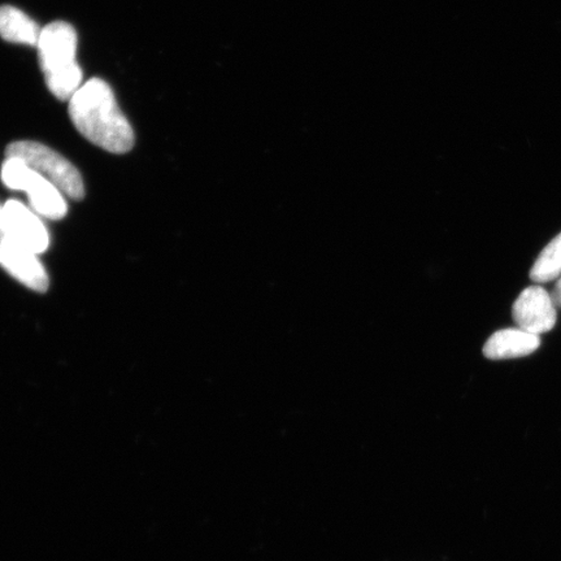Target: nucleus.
Segmentation results:
<instances>
[{
    "instance_id": "f257e3e1",
    "label": "nucleus",
    "mask_w": 561,
    "mask_h": 561,
    "mask_svg": "<svg viewBox=\"0 0 561 561\" xmlns=\"http://www.w3.org/2000/svg\"><path fill=\"white\" fill-rule=\"evenodd\" d=\"M69 117L83 137L112 153L129 152L135 130L107 82L91 79L69 101Z\"/></svg>"
},
{
    "instance_id": "f03ea898",
    "label": "nucleus",
    "mask_w": 561,
    "mask_h": 561,
    "mask_svg": "<svg viewBox=\"0 0 561 561\" xmlns=\"http://www.w3.org/2000/svg\"><path fill=\"white\" fill-rule=\"evenodd\" d=\"M77 45V32L66 21H55L42 30L37 45L39 67L48 90L62 102L72 100L83 85L82 69L76 60Z\"/></svg>"
},
{
    "instance_id": "7ed1b4c3",
    "label": "nucleus",
    "mask_w": 561,
    "mask_h": 561,
    "mask_svg": "<svg viewBox=\"0 0 561 561\" xmlns=\"http://www.w3.org/2000/svg\"><path fill=\"white\" fill-rule=\"evenodd\" d=\"M5 157L24 160L33 171L58 187L66 198L81 201L85 196V186L79 170L50 147L34 140H19L7 146Z\"/></svg>"
},
{
    "instance_id": "20e7f679",
    "label": "nucleus",
    "mask_w": 561,
    "mask_h": 561,
    "mask_svg": "<svg viewBox=\"0 0 561 561\" xmlns=\"http://www.w3.org/2000/svg\"><path fill=\"white\" fill-rule=\"evenodd\" d=\"M3 184L11 191L25 192L35 214L45 219L60 220L66 217V196L44 175L32 170L24 160L7 158L2 167Z\"/></svg>"
},
{
    "instance_id": "39448f33",
    "label": "nucleus",
    "mask_w": 561,
    "mask_h": 561,
    "mask_svg": "<svg viewBox=\"0 0 561 561\" xmlns=\"http://www.w3.org/2000/svg\"><path fill=\"white\" fill-rule=\"evenodd\" d=\"M512 318L523 331L543 334L552 331L557 324V306L543 287L530 286L515 300Z\"/></svg>"
},
{
    "instance_id": "423d86ee",
    "label": "nucleus",
    "mask_w": 561,
    "mask_h": 561,
    "mask_svg": "<svg viewBox=\"0 0 561 561\" xmlns=\"http://www.w3.org/2000/svg\"><path fill=\"white\" fill-rule=\"evenodd\" d=\"M0 265L19 283L34 291L46 293L50 285L45 266L38 261L37 254L9 237L0 242Z\"/></svg>"
},
{
    "instance_id": "0eeeda50",
    "label": "nucleus",
    "mask_w": 561,
    "mask_h": 561,
    "mask_svg": "<svg viewBox=\"0 0 561 561\" xmlns=\"http://www.w3.org/2000/svg\"><path fill=\"white\" fill-rule=\"evenodd\" d=\"M7 237L25 245L35 254H44L50 244V236L39 216L24 203L9 201L4 205Z\"/></svg>"
},
{
    "instance_id": "6e6552de",
    "label": "nucleus",
    "mask_w": 561,
    "mask_h": 561,
    "mask_svg": "<svg viewBox=\"0 0 561 561\" xmlns=\"http://www.w3.org/2000/svg\"><path fill=\"white\" fill-rule=\"evenodd\" d=\"M539 346V335L525 332L520 328H510L490 336L483 346V355L490 360L518 359L531 355Z\"/></svg>"
},
{
    "instance_id": "1a4fd4ad",
    "label": "nucleus",
    "mask_w": 561,
    "mask_h": 561,
    "mask_svg": "<svg viewBox=\"0 0 561 561\" xmlns=\"http://www.w3.org/2000/svg\"><path fill=\"white\" fill-rule=\"evenodd\" d=\"M42 27L13 5H0V37L10 44L37 47Z\"/></svg>"
},
{
    "instance_id": "9d476101",
    "label": "nucleus",
    "mask_w": 561,
    "mask_h": 561,
    "mask_svg": "<svg viewBox=\"0 0 561 561\" xmlns=\"http://www.w3.org/2000/svg\"><path fill=\"white\" fill-rule=\"evenodd\" d=\"M561 275V233L546 245L531 266L529 276L537 284L550 283Z\"/></svg>"
},
{
    "instance_id": "9b49d317",
    "label": "nucleus",
    "mask_w": 561,
    "mask_h": 561,
    "mask_svg": "<svg viewBox=\"0 0 561 561\" xmlns=\"http://www.w3.org/2000/svg\"><path fill=\"white\" fill-rule=\"evenodd\" d=\"M5 238H7V226H5L4 206L0 205V242L4 241Z\"/></svg>"
},
{
    "instance_id": "f8f14e48",
    "label": "nucleus",
    "mask_w": 561,
    "mask_h": 561,
    "mask_svg": "<svg viewBox=\"0 0 561 561\" xmlns=\"http://www.w3.org/2000/svg\"><path fill=\"white\" fill-rule=\"evenodd\" d=\"M551 297L553 299V304H556L557 307L561 308V278L558 280V284L556 285V289H553Z\"/></svg>"
}]
</instances>
